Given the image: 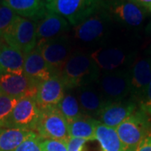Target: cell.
Here are the masks:
<instances>
[{"label":"cell","mask_w":151,"mask_h":151,"mask_svg":"<svg viewBox=\"0 0 151 151\" xmlns=\"http://www.w3.org/2000/svg\"><path fill=\"white\" fill-rule=\"evenodd\" d=\"M95 139L98 141L103 151H124L116 129L99 123L96 128Z\"/></svg>","instance_id":"obj_23"},{"label":"cell","mask_w":151,"mask_h":151,"mask_svg":"<svg viewBox=\"0 0 151 151\" xmlns=\"http://www.w3.org/2000/svg\"><path fill=\"white\" fill-rule=\"evenodd\" d=\"M35 131L4 128L0 129V151H14Z\"/></svg>","instance_id":"obj_22"},{"label":"cell","mask_w":151,"mask_h":151,"mask_svg":"<svg viewBox=\"0 0 151 151\" xmlns=\"http://www.w3.org/2000/svg\"><path fill=\"white\" fill-rule=\"evenodd\" d=\"M42 151H68L67 143L56 139H43L41 141Z\"/></svg>","instance_id":"obj_28"},{"label":"cell","mask_w":151,"mask_h":151,"mask_svg":"<svg viewBox=\"0 0 151 151\" xmlns=\"http://www.w3.org/2000/svg\"><path fill=\"white\" fill-rule=\"evenodd\" d=\"M44 1H45V2H47V4H50V3H51V2H53L54 0H44Z\"/></svg>","instance_id":"obj_33"},{"label":"cell","mask_w":151,"mask_h":151,"mask_svg":"<svg viewBox=\"0 0 151 151\" xmlns=\"http://www.w3.org/2000/svg\"><path fill=\"white\" fill-rule=\"evenodd\" d=\"M2 39L7 45L26 55L37 45L36 22L18 15Z\"/></svg>","instance_id":"obj_6"},{"label":"cell","mask_w":151,"mask_h":151,"mask_svg":"<svg viewBox=\"0 0 151 151\" xmlns=\"http://www.w3.org/2000/svg\"><path fill=\"white\" fill-rule=\"evenodd\" d=\"M17 15L37 21L47 11L44 0H4L3 4Z\"/></svg>","instance_id":"obj_20"},{"label":"cell","mask_w":151,"mask_h":151,"mask_svg":"<svg viewBox=\"0 0 151 151\" xmlns=\"http://www.w3.org/2000/svg\"><path fill=\"white\" fill-rule=\"evenodd\" d=\"M113 21L108 10L103 7L86 20L74 26V39L86 45L104 44L111 35Z\"/></svg>","instance_id":"obj_2"},{"label":"cell","mask_w":151,"mask_h":151,"mask_svg":"<svg viewBox=\"0 0 151 151\" xmlns=\"http://www.w3.org/2000/svg\"><path fill=\"white\" fill-rule=\"evenodd\" d=\"M2 94V90H1V87H0V95Z\"/></svg>","instance_id":"obj_35"},{"label":"cell","mask_w":151,"mask_h":151,"mask_svg":"<svg viewBox=\"0 0 151 151\" xmlns=\"http://www.w3.org/2000/svg\"><path fill=\"white\" fill-rule=\"evenodd\" d=\"M3 1H4V0H0V4H3Z\"/></svg>","instance_id":"obj_34"},{"label":"cell","mask_w":151,"mask_h":151,"mask_svg":"<svg viewBox=\"0 0 151 151\" xmlns=\"http://www.w3.org/2000/svg\"><path fill=\"white\" fill-rule=\"evenodd\" d=\"M113 20L128 28H138L145 20L148 9L132 0H108L104 3Z\"/></svg>","instance_id":"obj_8"},{"label":"cell","mask_w":151,"mask_h":151,"mask_svg":"<svg viewBox=\"0 0 151 151\" xmlns=\"http://www.w3.org/2000/svg\"><path fill=\"white\" fill-rule=\"evenodd\" d=\"M102 72L124 70L134 60V54L122 45H105L90 54Z\"/></svg>","instance_id":"obj_7"},{"label":"cell","mask_w":151,"mask_h":151,"mask_svg":"<svg viewBox=\"0 0 151 151\" xmlns=\"http://www.w3.org/2000/svg\"><path fill=\"white\" fill-rule=\"evenodd\" d=\"M124 151H137L143 140L151 134V115L138 108L116 128Z\"/></svg>","instance_id":"obj_3"},{"label":"cell","mask_w":151,"mask_h":151,"mask_svg":"<svg viewBox=\"0 0 151 151\" xmlns=\"http://www.w3.org/2000/svg\"><path fill=\"white\" fill-rule=\"evenodd\" d=\"M69 29L70 23L64 17L47 10L36 21V46H40L50 40L64 35Z\"/></svg>","instance_id":"obj_12"},{"label":"cell","mask_w":151,"mask_h":151,"mask_svg":"<svg viewBox=\"0 0 151 151\" xmlns=\"http://www.w3.org/2000/svg\"><path fill=\"white\" fill-rule=\"evenodd\" d=\"M130 98L139 103L151 81V56L137 60L129 69Z\"/></svg>","instance_id":"obj_14"},{"label":"cell","mask_w":151,"mask_h":151,"mask_svg":"<svg viewBox=\"0 0 151 151\" xmlns=\"http://www.w3.org/2000/svg\"><path fill=\"white\" fill-rule=\"evenodd\" d=\"M40 115V110L38 108L35 98H20L13 109L4 128L35 131Z\"/></svg>","instance_id":"obj_11"},{"label":"cell","mask_w":151,"mask_h":151,"mask_svg":"<svg viewBox=\"0 0 151 151\" xmlns=\"http://www.w3.org/2000/svg\"><path fill=\"white\" fill-rule=\"evenodd\" d=\"M149 11H150V12H151V6L150 7V9H149Z\"/></svg>","instance_id":"obj_36"},{"label":"cell","mask_w":151,"mask_h":151,"mask_svg":"<svg viewBox=\"0 0 151 151\" xmlns=\"http://www.w3.org/2000/svg\"><path fill=\"white\" fill-rule=\"evenodd\" d=\"M25 55L7 44L0 45V74H24Z\"/></svg>","instance_id":"obj_19"},{"label":"cell","mask_w":151,"mask_h":151,"mask_svg":"<svg viewBox=\"0 0 151 151\" xmlns=\"http://www.w3.org/2000/svg\"><path fill=\"white\" fill-rule=\"evenodd\" d=\"M103 7V0H54L46 4V9L64 17L76 26Z\"/></svg>","instance_id":"obj_4"},{"label":"cell","mask_w":151,"mask_h":151,"mask_svg":"<svg viewBox=\"0 0 151 151\" xmlns=\"http://www.w3.org/2000/svg\"><path fill=\"white\" fill-rule=\"evenodd\" d=\"M95 84L107 103L126 100L130 96L129 69L102 72Z\"/></svg>","instance_id":"obj_5"},{"label":"cell","mask_w":151,"mask_h":151,"mask_svg":"<svg viewBox=\"0 0 151 151\" xmlns=\"http://www.w3.org/2000/svg\"><path fill=\"white\" fill-rule=\"evenodd\" d=\"M132 1L138 4H139L140 6L145 7L148 10L151 6V0H132Z\"/></svg>","instance_id":"obj_31"},{"label":"cell","mask_w":151,"mask_h":151,"mask_svg":"<svg viewBox=\"0 0 151 151\" xmlns=\"http://www.w3.org/2000/svg\"><path fill=\"white\" fill-rule=\"evenodd\" d=\"M150 52H151V48H150Z\"/></svg>","instance_id":"obj_38"},{"label":"cell","mask_w":151,"mask_h":151,"mask_svg":"<svg viewBox=\"0 0 151 151\" xmlns=\"http://www.w3.org/2000/svg\"><path fill=\"white\" fill-rule=\"evenodd\" d=\"M35 131L43 139H56L68 143V123L58 108L40 111Z\"/></svg>","instance_id":"obj_10"},{"label":"cell","mask_w":151,"mask_h":151,"mask_svg":"<svg viewBox=\"0 0 151 151\" xmlns=\"http://www.w3.org/2000/svg\"><path fill=\"white\" fill-rule=\"evenodd\" d=\"M36 47L40 49L51 75L60 76L66 60L72 53L70 38L64 35Z\"/></svg>","instance_id":"obj_9"},{"label":"cell","mask_w":151,"mask_h":151,"mask_svg":"<svg viewBox=\"0 0 151 151\" xmlns=\"http://www.w3.org/2000/svg\"><path fill=\"white\" fill-rule=\"evenodd\" d=\"M139 108L145 113L149 115H151V81L146 89L145 96L143 97L142 100L139 103Z\"/></svg>","instance_id":"obj_29"},{"label":"cell","mask_w":151,"mask_h":151,"mask_svg":"<svg viewBox=\"0 0 151 151\" xmlns=\"http://www.w3.org/2000/svg\"><path fill=\"white\" fill-rule=\"evenodd\" d=\"M24 75L37 85H40L52 76L40 49L37 47L25 55Z\"/></svg>","instance_id":"obj_18"},{"label":"cell","mask_w":151,"mask_h":151,"mask_svg":"<svg viewBox=\"0 0 151 151\" xmlns=\"http://www.w3.org/2000/svg\"><path fill=\"white\" fill-rule=\"evenodd\" d=\"M137 109V103L129 97L124 101L107 103L97 119L101 124L116 129Z\"/></svg>","instance_id":"obj_16"},{"label":"cell","mask_w":151,"mask_h":151,"mask_svg":"<svg viewBox=\"0 0 151 151\" xmlns=\"http://www.w3.org/2000/svg\"><path fill=\"white\" fill-rule=\"evenodd\" d=\"M19 99L7 96L5 94L2 93L0 95V129H4L6 122L8 121Z\"/></svg>","instance_id":"obj_25"},{"label":"cell","mask_w":151,"mask_h":151,"mask_svg":"<svg viewBox=\"0 0 151 151\" xmlns=\"http://www.w3.org/2000/svg\"><path fill=\"white\" fill-rule=\"evenodd\" d=\"M42 140L43 139L36 132H35L14 151H42L40 145Z\"/></svg>","instance_id":"obj_27"},{"label":"cell","mask_w":151,"mask_h":151,"mask_svg":"<svg viewBox=\"0 0 151 151\" xmlns=\"http://www.w3.org/2000/svg\"><path fill=\"white\" fill-rule=\"evenodd\" d=\"M75 92L83 114L97 119L98 114L107 103L95 82L78 87Z\"/></svg>","instance_id":"obj_17"},{"label":"cell","mask_w":151,"mask_h":151,"mask_svg":"<svg viewBox=\"0 0 151 151\" xmlns=\"http://www.w3.org/2000/svg\"><path fill=\"white\" fill-rule=\"evenodd\" d=\"M100 122L94 118L82 116L68 124L70 138L82 139L86 140H96L95 132L97 124Z\"/></svg>","instance_id":"obj_21"},{"label":"cell","mask_w":151,"mask_h":151,"mask_svg":"<svg viewBox=\"0 0 151 151\" xmlns=\"http://www.w3.org/2000/svg\"><path fill=\"white\" fill-rule=\"evenodd\" d=\"M0 45H1V42H0Z\"/></svg>","instance_id":"obj_37"},{"label":"cell","mask_w":151,"mask_h":151,"mask_svg":"<svg viewBox=\"0 0 151 151\" xmlns=\"http://www.w3.org/2000/svg\"><path fill=\"white\" fill-rule=\"evenodd\" d=\"M0 87L2 93L20 99L24 97L35 98L39 85L29 80L24 74H0Z\"/></svg>","instance_id":"obj_13"},{"label":"cell","mask_w":151,"mask_h":151,"mask_svg":"<svg viewBox=\"0 0 151 151\" xmlns=\"http://www.w3.org/2000/svg\"><path fill=\"white\" fill-rule=\"evenodd\" d=\"M65 92L64 83L60 76H52L40 83L38 87L35 101L40 111L57 108Z\"/></svg>","instance_id":"obj_15"},{"label":"cell","mask_w":151,"mask_h":151,"mask_svg":"<svg viewBox=\"0 0 151 151\" xmlns=\"http://www.w3.org/2000/svg\"><path fill=\"white\" fill-rule=\"evenodd\" d=\"M146 32H147V34H148L149 35H150L151 36V21L150 22V24H148V26L146 28Z\"/></svg>","instance_id":"obj_32"},{"label":"cell","mask_w":151,"mask_h":151,"mask_svg":"<svg viewBox=\"0 0 151 151\" xmlns=\"http://www.w3.org/2000/svg\"><path fill=\"white\" fill-rule=\"evenodd\" d=\"M57 108L68 124L84 116L76 93H73L72 91L65 92V95L58 104Z\"/></svg>","instance_id":"obj_24"},{"label":"cell","mask_w":151,"mask_h":151,"mask_svg":"<svg viewBox=\"0 0 151 151\" xmlns=\"http://www.w3.org/2000/svg\"><path fill=\"white\" fill-rule=\"evenodd\" d=\"M137 151H151V134L143 140Z\"/></svg>","instance_id":"obj_30"},{"label":"cell","mask_w":151,"mask_h":151,"mask_svg":"<svg viewBox=\"0 0 151 151\" xmlns=\"http://www.w3.org/2000/svg\"><path fill=\"white\" fill-rule=\"evenodd\" d=\"M17 16L16 14L9 7L0 4V39L3 38Z\"/></svg>","instance_id":"obj_26"},{"label":"cell","mask_w":151,"mask_h":151,"mask_svg":"<svg viewBox=\"0 0 151 151\" xmlns=\"http://www.w3.org/2000/svg\"><path fill=\"white\" fill-rule=\"evenodd\" d=\"M101 71L92 56L80 50L72 52L60 73L65 91H73L78 87L97 81Z\"/></svg>","instance_id":"obj_1"}]
</instances>
